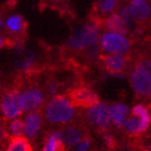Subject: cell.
<instances>
[{"instance_id":"1","label":"cell","mask_w":151,"mask_h":151,"mask_svg":"<svg viewBox=\"0 0 151 151\" xmlns=\"http://www.w3.org/2000/svg\"><path fill=\"white\" fill-rule=\"evenodd\" d=\"M75 114L73 105L64 96H55L45 107V116L51 123H66Z\"/></svg>"},{"instance_id":"20","label":"cell","mask_w":151,"mask_h":151,"mask_svg":"<svg viewBox=\"0 0 151 151\" xmlns=\"http://www.w3.org/2000/svg\"><path fill=\"white\" fill-rule=\"evenodd\" d=\"M10 133L13 137H19L22 136L24 132V123L21 119H14L9 125Z\"/></svg>"},{"instance_id":"16","label":"cell","mask_w":151,"mask_h":151,"mask_svg":"<svg viewBox=\"0 0 151 151\" xmlns=\"http://www.w3.org/2000/svg\"><path fill=\"white\" fill-rule=\"evenodd\" d=\"M6 151H32L30 144L26 137H13Z\"/></svg>"},{"instance_id":"18","label":"cell","mask_w":151,"mask_h":151,"mask_svg":"<svg viewBox=\"0 0 151 151\" xmlns=\"http://www.w3.org/2000/svg\"><path fill=\"white\" fill-rule=\"evenodd\" d=\"M133 116H138L139 118L144 131H146V129H148L149 124H150V116H149L148 109L145 106H142V105H136L135 107L133 108Z\"/></svg>"},{"instance_id":"19","label":"cell","mask_w":151,"mask_h":151,"mask_svg":"<svg viewBox=\"0 0 151 151\" xmlns=\"http://www.w3.org/2000/svg\"><path fill=\"white\" fill-rule=\"evenodd\" d=\"M24 26H25L24 19H22V16L19 15H12L6 19V27L10 32H22Z\"/></svg>"},{"instance_id":"28","label":"cell","mask_w":151,"mask_h":151,"mask_svg":"<svg viewBox=\"0 0 151 151\" xmlns=\"http://www.w3.org/2000/svg\"><path fill=\"white\" fill-rule=\"evenodd\" d=\"M2 44H3V40H2V38L0 37V47H2Z\"/></svg>"},{"instance_id":"14","label":"cell","mask_w":151,"mask_h":151,"mask_svg":"<svg viewBox=\"0 0 151 151\" xmlns=\"http://www.w3.org/2000/svg\"><path fill=\"white\" fill-rule=\"evenodd\" d=\"M43 151H64L62 132H53L49 136Z\"/></svg>"},{"instance_id":"3","label":"cell","mask_w":151,"mask_h":151,"mask_svg":"<svg viewBox=\"0 0 151 151\" xmlns=\"http://www.w3.org/2000/svg\"><path fill=\"white\" fill-rule=\"evenodd\" d=\"M131 85L132 88L140 96H148L151 91L150 78V62L144 60L133 70L131 75Z\"/></svg>"},{"instance_id":"24","label":"cell","mask_w":151,"mask_h":151,"mask_svg":"<svg viewBox=\"0 0 151 151\" xmlns=\"http://www.w3.org/2000/svg\"><path fill=\"white\" fill-rule=\"evenodd\" d=\"M32 62H34V55H30V56H29L28 58L24 62V63H23L22 68H23V69H28L29 67L32 66Z\"/></svg>"},{"instance_id":"9","label":"cell","mask_w":151,"mask_h":151,"mask_svg":"<svg viewBox=\"0 0 151 151\" xmlns=\"http://www.w3.org/2000/svg\"><path fill=\"white\" fill-rule=\"evenodd\" d=\"M41 116L39 112H30L25 118L24 123V135L27 139L35 138L41 127Z\"/></svg>"},{"instance_id":"8","label":"cell","mask_w":151,"mask_h":151,"mask_svg":"<svg viewBox=\"0 0 151 151\" xmlns=\"http://www.w3.org/2000/svg\"><path fill=\"white\" fill-rule=\"evenodd\" d=\"M71 104L75 106H80L83 108L91 107L92 105L96 104L98 101L97 95L94 92L90 91L88 88H79L76 90L70 95Z\"/></svg>"},{"instance_id":"2","label":"cell","mask_w":151,"mask_h":151,"mask_svg":"<svg viewBox=\"0 0 151 151\" xmlns=\"http://www.w3.org/2000/svg\"><path fill=\"white\" fill-rule=\"evenodd\" d=\"M98 38V28L95 24H86L71 34L67 44L75 50H83L93 47Z\"/></svg>"},{"instance_id":"22","label":"cell","mask_w":151,"mask_h":151,"mask_svg":"<svg viewBox=\"0 0 151 151\" xmlns=\"http://www.w3.org/2000/svg\"><path fill=\"white\" fill-rule=\"evenodd\" d=\"M120 16L121 19H123V22L125 23V25L129 27V25H132L133 23V16L131 14V11H129V6H123L122 10H121V13H120Z\"/></svg>"},{"instance_id":"13","label":"cell","mask_w":151,"mask_h":151,"mask_svg":"<svg viewBox=\"0 0 151 151\" xmlns=\"http://www.w3.org/2000/svg\"><path fill=\"white\" fill-rule=\"evenodd\" d=\"M106 26L111 32H116L120 35H125L127 32V26L123 22L119 14H112L109 16L106 22Z\"/></svg>"},{"instance_id":"10","label":"cell","mask_w":151,"mask_h":151,"mask_svg":"<svg viewBox=\"0 0 151 151\" xmlns=\"http://www.w3.org/2000/svg\"><path fill=\"white\" fill-rule=\"evenodd\" d=\"M105 66L111 73H121L126 66V60L122 54L110 53L104 57Z\"/></svg>"},{"instance_id":"12","label":"cell","mask_w":151,"mask_h":151,"mask_svg":"<svg viewBox=\"0 0 151 151\" xmlns=\"http://www.w3.org/2000/svg\"><path fill=\"white\" fill-rule=\"evenodd\" d=\"M63 135V142L64 145L67 147H71V146L77 145L80 140H82V131L76 126H68L65 129Z\"/></svg>"},{"instance_id":"5","label":"cell","mask_w":151,"mask_h":151,"mask_svg":"<svg viewBox=\"0 0 151 151\" xmlns=\"http://www.w3.org/2000/svg\"><path fill=\"white\" fill-rule=\"evenodd\" d=\"M86 118L91 124L101 127V129H108L111 124V119L109 116V106L103 103H98V101L88 108Z\"/></svg>"},{"instance_id":"29","label":"cell","mask_w":151,"mask_h":151,"mask_svg":"<svg viewBox=\"0 0 151 151\" xmlns=\"http://www.w3.org/2000/svg\"><path fill=\"white\" fill-rule=\"evenodd\" d=\"M2 26V21H1V19H0V27Z\"/></svg>"},{"instance_id":"7","label":"cell","mask_w":151,"mask_h":151,"mask_svg":"<svg viewBox=\"0 0 151 151\" xmlns=\"http://www.w3.org/2000/svg\"><path fill=\"white\" fill-rule=\"evenodd\" d=\"M44 96L39 88H28L19 95V103L23 111L37 110L42 106Z\"/></svg>"},{"instance_id":"11","label":"cell","mask_w":151,"mask_h":151,"mask_svg":"<svg viewBox=\"0 0 151 151\" xmlns=\"http://www.w3.org/2000/svg\"><path fill=\"white\" fill-rule=\"evenodd\" d=\"M129 109L127 106L123 104H116L109 107V116L111 122H113L118 127H122L126 120V116L129 114Z\"/></svg>"},{"instance_id":"6","label":"cell","mask_w":151,"mask_h":151,"mask_svg":"<svg viewBox=\"0 0 151 151\" xmlns=\"http://www.w3.org/2000/svg\"><path fill=\"white\" fill-rule=\"evenodd\" d=\"M1 109L4 118L14 119L23 112L21 103H19V93L16 91H11L6 93L1 101Z\"/></svg>"},{"instance_id":"15","label":"cell","mask_w":151,"mask_h":151,"mask_svg":"<svg viewBox=\"0 0 151 151\" xmlns=\"http://www.w3.org/2000/svg\"><path fill=\"white\" fill-rule=\"evenodd\" d=\"M129 11H131L133 19L137 21H145L150 15V6L145 1L142 3H137V4H131Z\"/></svg>"},{"instance_id":"21","label":"cell","mask_w":151,"mask_h":151,"mask_svg":"<svg viewBox=\"0 0 151 151\" xmlns=\"http://www.w3.org/2000/svg\"><path fill=\"white\" fill-rule=\"evenodd\" d=\"M118 0H99L98 1V10L104 14L111 13L116 6Z\"/></svg>"},{"instance_id":"23","label":"cell","mask_w":151,"mask_h":151,"mask_svg":"<svg viewBox=\"0 0 151 151\" xmlns=\"http://www.w3.org/2000/svg\"><path fill=\"white\" fill-rule=\"evenodd\" d=\"M90 139L85 138L83 140H80V142L77 144V148H76L75 151H88V148H90Z\"/></svg>"},{"instance_id":"27","label":"cell","mask_w":151,"mask_h":151,"mask_svg":"<svg viewBox=\"0 0 151 151\" xmlns=\"http://www.w3.org/2000/svg\"><path fill=\"white\" fill-rule=\"evenodd\" d=\"M145 0H133V3L132 4H137V3H142L144 2Z\"/></svg>"},{"instance_id":"4","label":"cell","mask_w":151,"mask_h":151,"mask_svg":"<svg viewBox=\"0 0 151 151\" xmlns=\"http://www.w3.org/2000/svg\"><path fill=\"white\" fill-rule=\"evenodd\" d=\"M101 47L108 53L123 54L129 51V41L124 35L109 32L101 36Z\"/></svg>"},{"instance_id":"17","label":"cell","mask_w":151,"mask_h":151,"mask_svg":"<svg viewBox=\"0 0 151 151\" xmlns=\"http://www.w3.org/2000/svg\"><path fill=\"white\" fill-rule=\"evenodd\" d=\"M124 126H125V129L131 135H138V134H142V132H145L144 129H142V122H140L139 118L135 116L125 120Z\"/></svg>"},{"instance_id":"25","label":"cell","mask_w":151,"mask_h":151,"mask_svg":"<svg viewBox=\"0 0 151 151\" xmlns=\"http://www.w3.org/2000/svg\"><path fill=\"white\" fill-rule=\"evenodd\" d=\"M105 142H106V144L109 146H113V142H114V140L112 139V137H111L109 134H105Z\"/></svg>"},{"instance_id":"26","label":"cell","mask_w":151,"mask_h":151,"mask_svg":"<svg viewBox=\"0 0 151 151\" xmlns=\"http://www.w3.org/2000/svg\"><path fill=\"white\" fill-rule=\"evenodd\" d=\"M56 88H57V84L56 83H51L50 85H49V91H50V93H52V94H54L55 92H56Z\"/></svg>"}]
</instances>
